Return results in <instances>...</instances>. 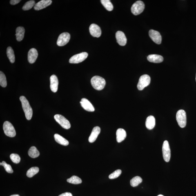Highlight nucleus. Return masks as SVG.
Segmentation results:
<instances>
[{"label": "nucleus", "mask_w": 196, "mask_h": 196, "mask_svg": "<svg viewBox=\"0 0 196 196\" xmlns=\"http://www.w3.org/2000/svg\"><path fill=\"white\" fill-rule=\"evenodd\" d=\"M91 83L94 89L98 90H101L104 88L106 84V81L103 78L99 76H96L92 78Z\"/></svg>", "instance_id": "f03ea898"}, {"label": "nucleus", "mask_w": 196, "mask_h": 196, "mask_svg": "<svg viewBox=\"0 0 196 196\" xmlns=\"http://www.w3.org/2000/svg\"><path fill=\"white\" fill-rule=\"evenodd\" d=\"M10 158L12 162L16 163V164L19 163L20 161H21V158H20L19 155L13 153L11 154L10 155Z\"/></svg>", "instance_id": "473e14b6"}, {"label": "nucleus", "mask_w": 196, "mask_h": 196, "mask_svg": "<svg viewBox=\"0 0 196 196\" xmlns=\"http://www.w3.org/2000/svg\"><path fill=\"white\" fill-rule=\"evenodd\" d=\"M88 56V54L86 52H83L75 54L71 57L69 62L72 64H78L82 62L86 59Z\"/></svg>", "instance_id": "6e6552de"}, {"label": "nucleus", "mask_w": 196, "mask_h": 196, "mask_svg": "<svg viewBox=\"0 0 196 196\" xmlns=\"http://www.w3.org/2000/svg\"><path fill=\"white\" fill-rule=\"evenodd\" d=\"M20 101L21 102L22 107L24 112L25 117L28 120H30L32 117L33 111L30 103L24 96H21L20 97Z\"/></svg>", "instance_id": "f257e3e1"}, {"label": "nucleus", "mask_w": 196, "mask_h": 196, "mask_svg": "<svg viewBox=\"0 0 196 196\" xmlns=\"http://www.w3.org/2000/svg\"></svg>", "instance_id": "58836bf2"}, {"label": "nucleus", "mask_w": 196, "mask_h": 196, "mask_svg": "<svg viewBox=\"0 0 196 196\" xmlns=\"http://www.w3.org/2000/svg\"><path fill=\"white\" fill-rule=\"evenodd\" d=\"M90 32L91 35L94 37L99 38L101 34V31L99 26L95 24H91L90 28Z\"/></svg>", "instance_id": "f8f14e48"}, {"label": "nucleus", "mask_w": 196, "mask_h": 196, "mask_svg": "<svg viewBox=\"0 0 196 196\" xmlns=\"http://www.w3.org/2000/svg\"><path fill=\"white\" fill-rule=\"evenodd\" d=\"M28 155L32 158H37L40 155V152L35 147H31L28 150Z\"/></svg>", "instance_id": "b1692460"}, {"label": "nucleus", "mask_w": 196, "mask_h": 196, "mask_svg": "<svg viewBox=\"0 0 196 196\" xmlns=\"http://www.w3.org/2000/svg\"><path fill=\"white\" fill-rule=\"evenodd\" d=\"M35 5V1H30L27 2L23 5L22 9L23 10L27 11L30 10L33 7H34Z\"/></svg>", "instance_id": "c756f323"}, {"label": "nucleus", "mask_w": 196, "mask_h": 196, "mask_svg": "<svg viewBox=\"0 0 196 196\" xmlns=\"http://www.w3.org/2000/svg\"><path fill=\"white\" fill-rule=\"evenodd\" d=\"M151 79L149 76L148 74H143L139 78V83L137 84L138 90H142L149 85Z\"/></svg>", "instance_id": "423d86ee"}, {"label": "nucleus", "mask_w": 196, "mask_h": 196, "mask_svg": "<svg viewBox=\"0 0 196 196\" xmlns=\"http://www.w3.org/2000/svg\"><path fill=\"white\" fill-rule=\"evenodd\" d=\"M176 119L179 126L181 128H184L186 125V114L185 111L180 110L176 114Z\"/></svg>", "instance_id": "7ed1b4c3"}, {"label": "nucleus", "mask_w": 196, "mask_h": 196, "mask_svg": "<svg viewBox=\"0 0 196 196\" xmlns=\"http://www.w3.org/2000/svg\"><path fill=\"white\" fill-rule=\"evenodd\" d=\"M67 181L72 184L77 185L82 183L81 179L77 176L74 175L67 179Z\"/></svg>", "instance_id": "cd10ccee"}, {"label": "nucleus", "mask_w": 196, "mask_h": 196, "mask_svg": "<svg viewBox=\"0 0 196 196\" xmlns=\"http://www.w3.org/2000/svg\"><path fill=\"white\" fill-rule=\"evenodd\" d=\"M21 0H11L10 1V3L12 5L17 4L21 2Z\"/></svg>", "instance_id": "f704fd0d"}, {"label": "nucleus", "mask_w": 196, "mask_h": 196, "mask_svg": "<svg viewBox=\"0 0 196 196\" xmlns=\"http://www.w3.org/2000/svg\"><path fill=\"white\" fill-rule=\"evenodd\" d=\"M101 2L105 8L108 11H112L113 9V5L109 0H101Z\"/></svg>", "instance_id": "c85d7f7f"}, {"label": "nucleus", "mask_w": 196, "mask_h": 196, "mask_svg": "<svg viewBox=\"0 0 196 196\" xmlns=\"http://www.w3.org/2000/svg\"><path fill=\"white\" fill-rule=\"evenodd\" d=\"M147 59L150 62L158 63L162 62L163 58L162 56L158 54H150L147 57Z\"/></svg>", "instance_id": "6ab92c4d"}, {"label": "nucleus", "mask_w": 196, "mask_h": 196, "mask_svg": "<svg viewBox=\"0 0 196 196\" xmlns=\"http://www.w3.org/2000/svg\"><path fill=\"white\" fill-rule=\"evenodd\" d=\"M7 54L10 62L12 63H14L15 61V56L13 50L11 47H9L7 49Z\"/></svg>", "instance_id": "393cba45"}, {"label": "nucleus", "mask_w": 196, "mask_h": 196, "mask_svg": "<svg viewBox=\"0 0 196 196\" xmlns=\"http://www.w3.org/2000/svg\"><path fill=\"white\" fill-rule=\"evenodd\" d=\"M54 119L63 128L66 129L70 128L71 126L70 122L63 116L60 114H56L54 116Z\"/></svg>", "instance_id": "0eeeda50"}, {"label": "nucleus", "mask_w": 196, "mask_h": 196, "mask_svg": "<svg viewBox=\"0 0 196 196\" xmlns=\"http://www.w3.org/2000/svg\"><path fill=\"white\" fill-rule=\"evenodd\" d=\"M101 132V129L99 126H96L93 129L91 133L89 138V142L93 143L97 139Z\"/></svg>", "instance_id": "a211bd4d"}, {"label": "nucleus", "mask_w": 196, "mask_h": 196, "mask_svg": "<svg viewBox=\"0 0 196 196\" xmlns=\"http://www.w3.org/2000/svg\"><path fill=\"white\" fill-rule=\"evenodd\" d=\"M0 165L4 167L5 170L7 172H8V173H12L13 172V170H12L11 166V165L7 164L5 161H3L2 162V163L1 162L0 163Z\"/></svg>", "instance_id": "2f4dec72"}, {"label": "nucleus", "mask_w": 196, "mask_h": 196, "mask_svg": "<svg viewBox=\"0 0 196 196\" xmlns=\"http://www.w3.org/2000/svg\"><path fill=\"white\" fill-rule=\"evenodd\" d=\"M50 81V88L51 90L53 92L55 93L57 92L58 90L59 81L57 76L56 75H52L51 76Z\"/></svg>", "instance_id": "dca6fc26"}, {"label": "nucleus", "mask_w": 196, "mask_h": 196, "mask_svg": "<svg viewBox=\"0 0 196 196\" xmlns=\"http://www.w3.org/2000/svg\"><path fill=\"white\" fill-rule=\"evenodd\" d=\"M59 196H73V195L70 192H66L65 193L60 194Z\"/></svg>", "instance_id": "c9c22d12"}, {"label": "nucleus", "mask_w": 196, "mask_h": 196, "mask_svg": "<svg viewBox=\"0 0 196 196\" xmlns=\"http://www.w3.org/2000/svg\"><path fill=\"white\" fill-rule=\"evenodd\" d=\"M0 85L3 87H5L7 85L6 77L2 72H0Z\"/></svg>", "instance_id": "7c9ffc66"}, {"label": "nucleus", "mask_w": 196, "mask_h": 196, "mask_svg": "<svg viewBox=\"0 0 196 196\" xmlns=\"http://www.w3.org/2000/svg\"><path fill=\"white\" fill-rule=\"evenodd\" d=\"M3 129L7 136L10 137H15L16 132L14 127L9 121H5L3 125Z\"/></svg>", "instance_id": "20e7f679"}, {"label": "nucleus", "mask_w": 196, "mask_h": 196, "mask_svg": "<svg viewBox=\"0 0 196 196\" xmlns=\"http://www.w3.org/2000/svg\"><path fill=\"white\" fill-rule=\"evenodd\" d=\"M157 196H163L162 195H158Z\"/></svg>", "instance_id": "4c0bfd02"}, {"label": "nucleus", "mask_w": 196, "mask_h": 196, "mask_svg": "<svg viewBox=\"0 0 196 196\" xmlns=\"http://www.w3.org/2000/svg\"><path fill=\"white\" fill-rule=\"evenodd\" d=\"M149 35L152 41L158 44H161L162 37L160 34L157 31L151 30L149 32Z\"/></svg>", "instance_id": "9b49d317"}, {"label": "nucleus", "mask_w": 196, "mask_h": 196, "mask_svg": "<svg viewBox=\"0 0 196 196\" xmlns=\"http://www.w3.org/2000/svg\"><path fill=\"white\" fill-rule=\"evenodd\" d=\"M25 31L24 28L22 27H17L16 30V39L18 41H22L24 37Z\"/></svg>", "instance_id": "4be33fe9"}, {"label": "nucleus", "mask_w": 196, "mask_h": 196, "mask_svg": "<svg viewBox=\"0 0 196 196\" xmlns=\"http://www.w3.org/2000/svg\"><path fill=\"white\" fill-rule=\"evenodd\" d=\"M70 36L68 32H64L61 34L58 38L57 44L59 46H63L69 42Z\"/></svg>", "instance_id": "9d476101"}, {"label": "nucleus", "mask_w": 196, "mask_h": 196, "mask_svg": "<svg viewBox=\"0 0 196 196\" xmlns=\"http://www.w3.org/2000/svg\"><path fill=\"white\" fill-rule=\"evenodd\" d=\"M10 196H20L19 195H18V194H14V195H12Z\"/></svg>", "instance_id": "e433bc0d"}, {"label": "nucleus", "mask_w": 196, "mask_h": 196, "mask_svg": "<svg viewBox=\"0 0 196 196\" xmlns=\"http://www.w3.org/2000/svg\"><path fill=\"white\" fill-rule=\"evenodd\" d=\"M116 37L117 43L121 46H125L127 43V39L124 33L118 31L116 33Z\"/></svg>", "instance_id": "ddd939ff"}, {"label": "nucleus", "mask_w": 196, "mask_h": 196, "mask_svg": "<svg viewBox=\"0 0 196 196\" xmlns=\"http://www.w3.org/2000/svg\"><path fill=\"white\" fill-rule=\"evenodd\" d=\"M145 5L142 1H139L136 2L132 5L131 12L135 15H139L145 9Z\"/></svg>", "instance_id": "39448f33"}, {"label": "nucleus", "mask_w": 196, "mask_h": 196, "mask_svg": "<svg viewBox=\"0 0 196 196\" xmlns=\"http://www.w3.org/2000/svg\"><path fill=\"white\" fill-rule=\"evenodd\" d=\"M142 181V179L141 177L139 176H136L131 180L130 184L132 186L135 187L140 184Z\"/></svg>", "instance_id": "a878e982"}, {"label": "nucleus", "mask_w": 196, "mask_h": 196, "mask_svg": "<svg viewBox=\"0 0 196 196\" xmlns=\"http://www.w3.org/2000/svg\"><path fill=\"white\" fill-rule=\"evenodd\" d=\"M122 173V171L120 169H118L112 173L110 174L109 176V178L110 179H114L119 177Z\"/></svg>", "instance_id": "72a5a7b5"}, {"label": "nucleus", "mask_w": 196, "mask_h": 196, "mask_svg": "<svg viewBox=\"0 0 196 196\" xmlns=\"http://www.w3.org/2000/svg\"><path fill=\"white\" fill-rule=\"evenodd\" d=\"M162 150L163 159L166 162H168L170 159L171 151L168 141H165L163 142Z\"/></svg>", "instance_id": "1a4fd4ad"}, {"label": "nucleus", "mask_w": 196, "mask_h": 196, "mask_svg": "<svg viewBox=\"0 0 196 196\" xmlns=\"http://www.w3.org/2000/svg\"><path fill=\"white\" fill-rule=\"evenodd\" d=\"M52 3L51 0H42L36 4L34 8L35 10H41L50 5Z\"/></svg>", "instance_id": "2eb2a0df"}, {"label": "nucleus", "mask_w": 196, "mask_h": 196, "mask_svg": "<svg viewBox=\"0 0 196 196\" xmlns=\"http://www.w3.org/2000/svg\"><path fill=\"white\" fill-rule=\"evenodd\" d=\"M145 125L146 128L148 129L152 130L153 129L155 125V120L154 116H150L147 117Z\"/></svg>", "instance_id": "412c9836"}, {"label": "nucleus", "mask_w": 196, "mask_h": 196, "mask_svg": "<svg viewBox=\"0 0 196 196\" xmlns=\"http://www.w3.org/2000/svg\"><path fill=\"white\" fill-rule=\"evenodd\" d=\"M80 103L81 106L87 111L93 112L95 110L93 105L88 99H85V98H83L82 99H81Z\"/></svg>", "instance_id": "4468645a"}, {"label": "nucleus", "mask_w": 196, "mask_h": 196, "mask_svg": "<svg viewBox=\"0 0 196 196\" xmlns=\"http://www.w3.org/2000/svg\"><path fill=\"white\" fill-rule=\"evenodd\" d=\"M39 172V168L37 167H32L27 171V176L29 178H32Z\"/></svg>", "instance_id": "bb28decb"}, {"label": "nucleus", "mask_w": 196, "mask_h": 196, "mask_svg": "<svg viewBox=\"0 0 196 196\" xmlns=\"http://www.w3.org/2000/svg\"><path fill=\"white\" fill-rule=\"evenodd\" d=\"M38 57V52L36 49L32 48L29 50L28 54L29 62L33 64L35 62Z\"/></svg>", "instance_id": "f3484780"}, {"label": "nucleus", "mask_w": 196, "mask_h": 196, "mask_svg": "<svg viewBox=\"0 0 196 196\" xmlns=\"http://www.w3.org/2000/svg\"><path fill=\"white\" fill-rule=\"evenodd\" d=\"M55 141L59 144L64 146H67L69 144V142L65 138L62 137L59 134H55L54 136Z\"/></svg>", "instance_id": "5701e85b"}, {"label": "nucleus", "mask_w": 196, "mask_h": 196, "mask_svg": "<svg viewBox=\"0 0 196 196\" xmlns=\"http://www.w3.org/2000/svg\"><path fill=\"white\" fill-rule=\"evenodd\" d=\"M126 137V133L123 129H118L116 132V139L118 142H122L124 140Z\"/></svg>", "instance_id": "aec40b11"}]
</instances>
